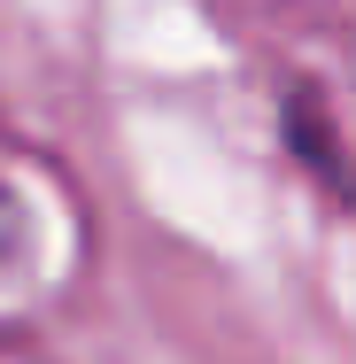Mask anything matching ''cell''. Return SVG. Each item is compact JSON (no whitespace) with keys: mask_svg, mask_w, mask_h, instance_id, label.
I'll return each mask as SVG.
<instances>
[{"mask_svg":"<svg viewBox=\"0 0 356 364\" xmlns=\"http://www.w3.org/2000/svg\"><path fill=\"white\" fill-rule=\"evenodd\" d=\"M39 302V210L0 163V326H16Z\"/></svg>","mask_w":356,"mask_h":364,"instance_id":"1","label":"cell"}]
</instances>
